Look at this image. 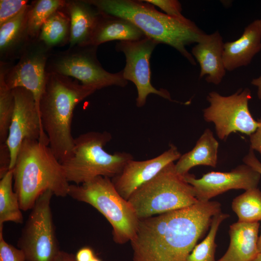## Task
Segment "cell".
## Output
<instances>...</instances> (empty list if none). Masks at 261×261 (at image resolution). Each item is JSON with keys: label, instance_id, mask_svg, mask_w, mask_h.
Segmentation results:
<instances>
[{"label": "cell", "instance_id": "4316f807", "mask_svg": "<svg viewBox=\"0 0 261 261\" xmlns=\"http://www.w3.org/2000/svg\"><path fill=\"white\" fill-rule=\"evenodd\" d=\"M229 217L228 214L221 211L213 217L208 234L204 240L194 246L186 261H217L215 259L216 234L221 222Z\"/></svg>", "mask_w": 261, "mask_h": 261}, {"label": "cell", "instance_id": "74e56055", "mask_svg": "<svg viewBox=\"0 0 261 261\" xmlns=\"http://www.w3.org/2000/svg\"><path fill=\"white\" fill-rule=\"evenodd\" d=\"M258 248L259 253H261V232L260 235L259 236V238H258Z\"/></svg>", "mask_w": 261, "mask_h": 261}, {"label": "cell", "instance_id": "52a82bcc", "mask_svg": "<svg viewBox=\"0 0 261 261\" xmlns=\"http://www.w3.org/2000/svg\"><path fill=\"white\" fill-rule=\"evenodd\" d=\"M128 202L139 219L190 206L199 202L192 186L171 162L130 195Z\"/></svg>", "mask_w": 261, "mask_h": 261}, {"label": "cell", "instance_id": "d590c367", "mask_svg": "<svg viewBox=\"0 0 261 261\" xmlns=\"http://www.w3.org/2000/svg\"><path fill=\"white\" fill-rule=\"evenodd\" d=\"M55 261H76L75 255L61 250Z\"/></svg>", "mask_w": 261, "mask_h": 261}, {"label": "cell", "instance_id": "e575fe53", "mask_svg": "<svg viewBox=\"0 0 261 261\" xmlns=\"http://www.w3.org/2000/svg\"><path fill=\"white\" fill-rule=\"evenodd\" d=\"M95 256L94 250L89 246L81 248L75 255L76 261H90Z\"/></svg>", "mask_w": 261, "mask_h": 261}, {"label": "cell", "instance_id": "8d00e7d4", "mask_svg": "<svg viewBox=\"0 0 261 261\" xmlns=\"http://www.w3.org/2000/svg\"><path fill=\"white\" fill-rule=\"evenodd\" d=\"M251 83L258 87V97L259 99L261 100V76L257 78L253 79Z\"/></svg>", "mask_w": 261, "mask_h": 261}, {"label": "cell", "instance_id": "ffe728a7", "mask_svg": "<svg viewBox=\"0 0 261 261\" xmlns=\"http://www.w3.org/2000/svg\"><path fill=\"white\" fill-rule=\"evenodd\" d=\"M70 18L69 47L87 45L101 15V12L86 0H66Z\"/></svg>", "mask_w": 261, "mask_h": 261}, {"label": "cell", "instance_id": "cb8c5ba5", "mask_svg": "<svg viewBox=\"0 0 261 261\" xmlns=\"http://www.w3.org/2000/svg\"><path fill=\"white\" fill-rule=\"evenodd\" d=\"M19 200L13 188V172L10 170L0 180V225L6 222L22 224Z\"/></svg>", "mask_w": 261, "mask_h": 261}, {"label": "cell", "instance_id": "6da1fadb", "mask_svg": "<svg viewBox=\"0 0 261 261\" xmlns=\"http://www.w3.org/2000/svg\"><path fill=\"white\" fill-rule=\"evenodd\" d=\"M220 212V203L209 201L139 219L130 241L133 261H186Z\"/></svg>", "mask_w": 261, "mask_h": 261}, {"label": "cell", "instance_id": "8992f818", "mask_svg": "<svg viewBox=\"0 0 261 261\" xmlns=\"http://www.w3.org/2000/svg\"><path fill=\"white\" fill-rule=\"evenodd\" d=\"M68 196L91 205L100 212L112 226L116 243L124 244L135 237L139 219L110 178L98 176L82 184L70 185Z\"/></svg>", "mask_w": 261, "mask_h": 261}, {"label": "cell", "instance_id": "484cf974", "mask_svg": "<svg viewBox=\"0 0 261 261\" xmlns=\"http://www.w3.org/2000/svg\"><path fill=\"white\" fill-rule=\"evenodd\" d=\"M65 0H36L30 5L28 16V27L30 38H38L41 27L57 10L65 5Z\"/></svg>", "mask_w": 261, "mask_h": 261}, {"label": "cell", "instance_id": "9c48e42d", "mask_svg": "<svg viewBox=\"0 0 261 261\" xmlns=\"http://www.w3.org/2000/svg\"><path fill=\"white\" fill-rule=\"evenodd\" d=\"M50 190L38 197L17 242L26 261H55L60 252L53 222Z\"/></svg>", "mask_w": 261, "mask_h": 261}, {"label": "cell", "instance_id": "83f0119b", "mask_svg": "<svg viewBox=\"0 0 261 261\" xmlns=\"http://www.w3.org/2000/svg\"><path fill=\"white\" fill-rule=\"evenodd\" d=\"M13 89L6 85L0 68V144L6 143L14 109Z\"/></svg>", "mask_w": 261, "mask_h": 261}, {"label": "cell", "instance_id": "d6986e66", "mask_svg": "<svg viewBox=\"0 0 261 261\" xmlns=\"http://www.w3.org/2000/svg\"><path fill=\"white\" fill-rule=\"evenodd\" d=\"M259 222L237 221L230 226L229 246L217 261H252L259 254Z\"/></svg>", "mask_w": 261, "mask_h": 261}, {"label": "cell", "instance_id": "277c9868", "mask_svg": "<svg viewBox=\"0 0 261 261\" xmlns=\"http://www.w3.org/2000/svg\"><path fill=\"white\" fill-rule=\"evenodd\" d=\"M12 170L14 190L22 211L31 210L40 195L47 190L58 197L68 196L70 185L48 145L38 140H24Z\"/></svg>", "mask_w": 261, "mask_h": 261}, {"label": "cell", "instance_id": "44dd1931", "mask_svg": "<svg viewBox=\"0 0 261 261\" xmlns=\"http://www.w3.org/2000/svg\"><path fill=\"white\" fill-rule=\"evenodd\" d=\"M101 13V15L87 45L98 46L109 41H137L147 37L129 20Z\"/></svg>", "mask_w": 261, "mask_h": 261}, {"label": "cell", "instance_id": "7c38bea8", "mask_svg": "<svg viewBox=\"0 0 261 261\" xmlns=\"http://www.w3.org/2000/svg\"><path fill=\"white\" fill-rule=\"evenodd\" d=\"M159 44L157 41L145 37L137 41H119L116 45V50L125 55L126 64L122 70L123 75L136 87V103L138 107L145 105L150 94L171 100L170 95L166 90L157 89L151 83L150 59L152 52Z\"/></svg>", "mask_w": 261, "mask_h": 261}, {"label": "cell", "instance_id": "f1b7e54d", "mask_svg": "<svg viewBox=\"0 0 261 261\" xmlns=\"http://www.w3.org/2000/svg\"><path fill=\"white\" fill-rule=\"evenodd\" d=\"M27 0H0V25L16 16L28 5Z\"/></svg>", "mask_w": 261, "mask_h": 261}, {"label": "cell", "instance_id": "3957f363", "mask_svg": "<svg viewBox=\"0 0 261 261\" xmlns=\"http://www.w3.org/2000/svg\"><path fill=\"white\" fill-rule=\"evenodd\" d=\"M96 91L76 79L46 72L45 85L39 110L49 145L60 163L72 154L74 138L72 133V123L74 108Z\"/></svg>", "mask_w": 261, "mask_h": 261}, {"label": "cell", "instance_id": "ba28073f", "mask_svg": "<svg viewBox=\"0 0 261 261\" xmlns=\"http://www.w3.org/2000/svg\"><path fill=\"white\" fill-rule=\"evenodd\" d=\"M98 46H75L65 50L53 52L47 62L46 72L70 77L96 90L112 86L125 87L128 81L122 71L111 73L97 58Z\"/></svg>", "mask_w": 261, "mask_h": 261}, {"label": "cell", "instance_id": "d4e9b609", "mask_svg": "<svg viewBox=\"0 0 261 261\" xmlns=\"http://www.w3.org/2000/svg\"><path fill=\"white\" fill-rule=\"evenodd\" d=\"M232 208L238 221L259 222L261 220V191L257 188L246 190L233 200Z\"/></svg>", "mask_w": 261, "mask_h": 261}, {"label": "cell", "instance_id": "5b68a950", "mask_svg": "<svg viewBox=\"0 0 261 261\" xmlns=\"http://www.w3.org/2000/svg\"><path fill=\"white\" fill-rule=\"evenodd\" d=\"M112 138L110 132L103 131H89L74 138L72 155L61 163L69 182L80 185L98 176L112 178L121 172L134 158L127 152H106L103 147Z\"/></svg>", "mask_w": 261, "mask_h": 261}, {"label": "cell", "instance_id": "ac0fdd59", "mask_svg": "<svg viewBox=\"0 0 261 261\" xmlns=\"http://www.w3.org/2000/svg\"><path fill=\"white\" fill-rule=\"evenodd\" d=\"M223 60L226 70L248 65L261 50V20L257 19L247 26L236 40L224 43Z\"/></svg>", "mask_w": 261, "mask_h": 261}, {"label": "cell", "instance_id": "603a6c76", "mask_svg": "<svg viewBox=\"0 0 261 261\" xmlns=\"http://www.w3.org/2000/svg\"><path fill=\"white\" fill-rule=\"evenodd\" d=\"M70 18L65 5L54 12L41 27L38 39L53 48L69 44Z\"/></svg>", "mask_w": 261, "mask_h": 261}, {"label": "cell", "instance_id": "e0dca14e", "mask_svg": "<svg viewBox=\"0 0 261 261\" xmlns=\"http://www.w3.org/2000/svg\"><path fill=\"white\" fill-rule=\"evenodd\" d=\"M29 8L28 4L16 16L0 25V62L12 63L18 59L33 41L28 27Z\"/></svg>", "mask_w": 261, "mask_h": 261}, {"label": "cell", "instance_id": "5bb4252c", "mask_svg": "<svg viewBox=\"0 0 261 261\" xmlns=\"http://www.w3.org/2000/svg\"><path fill=\"white\" fill-rule=\"evenodd\" d=\"M261 174L252 167L241 164L228 172H211L197 179L189 173L184 175L186 181L194 189L199 202H205L230 189L245 190L257 188Z\"/></svg>", "mask_w": 261, "mask_h": 261}, {"label": "cell", "instance_id": "7a4b0ae2", "mask_svg": "<svg viewBox=\"0 0 261 261\" xmlns=\"http://www.w3.org/2000/svg\"><path fill=\"white\" fill-rule=\"evenodd\" d=\"M101 12L134 24L147 37L177 50L193 65L196 63L186 46L197 43L205 33L185 16L176 18L158 11L145 0H86Z\"/></svg>", "mask_w": 261, "mask_h": 261}, {"label": "cell", "instance_id": "7402d4cb", "mask_svg": "<svg viewBox=\"0 0 261 261\" xmlns=\"http://www.w3.org/2000/svg\"><path fill=\"white\" fill-rule=\"evenodd\" d=\"M218 143L209 129L205 130L192 150L181 155L175 164L176 172L185 175L198 165L216 167L218 161Z\"/></svg>", "mask_w": 261, "mask_h": 261}, {"label": "cell", "instance_id": "8fae6325", "mask_svg": "<svg viewBox=\"0 0 261 261\" xmlns=\"http://www.w3.org/2000/svg\"><path fill=\"white\" fill-rule=\"evenodd\" d=\"M53 52V48L38 38L30 43L16 64L0 62L8 87L12 89L21 87L30 91L39 112V102L45 85L46 64Z\"/></svg>", "mask_w": 261, "mask_h": 261}, {"label": "cell", "instance_id": "f546056e", "mask_svg": "<svg viewBox=\"0 0 261 261\" xmlns=\"http://www.w3.org/2000/svg\"><path fill=\"white\" fill-rule=\"evenodd\" d=\"M3 227L0 225V261H26L23 251L4 240Z\"/></svg>", "mask_w": 261, "mask_h": 261}, {"label": "cell", "instance_id": "30bf717a", "mask_svg": "<svg viewBox=\"0 0 261 261\" xmlns=\"http://www.w3.org/2000/svg\"><path fill=\"white\" fill-rule=\"evenodd\" d=\"M251 98L247 88L227 96L214 91L209 93L206 99L210 105L203 109V116L205 121L214 124L219 139L226 140L235 132L250 135L257 130L260 122L254 119L248 108Z\"/></svg>", "mask_w": 261, "mask_h": 261}, {"label": "cell", "instance_id": "1f68e13d", "mask_svg": "<svg viewBox=\"0 0 261 261\" xmlns=\"http://www.w3.org/2000/svg\"><path fill=\"white\" fill-rule=\"evenodd\" d=\"M0 145V178H1L10 170L11 157L6 144L4 143Z\"/></svg>", "mask_w": 261, "mask_h": 261}, {"label": "cell", "instance_id": "836d02e7", "mask_svg": "<svg viewBox=\"0 0 261 261\" xmlns=\"http://www.w3.org/2000/svg\"><path fill=\"white\" fill-rule=\"evenodd\" d=\"M260 125L257 130L250 136V148L261 154V118L258 119Z\"/></svg>", "mask_w": 261, "mask_h": 261}, {"label": "cell", "instance_id": "f35d334b", "mask_svg": "<svg viewBox=\"0 0 261 261\" xmlns=\"http://www.w3.org/2000/svg\"><path fill=\"white\" fill-rule=\"evenodd\" d=\"M252 261H261V253H259L257 256Z\"/></svg>", "mask_w": 261, "mask_h": 261}, {"label": "cell", "instance_id": "4fadbf2b", "mask_svg": "<svg viewBox=\"0 0 261 261\" xmlns=\"http://www.w3.org/2000/svg\"><path fill=\"white\" fill-rule=\"evenodd\" d=\"M13 91L14 109L5 143L11 157L10 170L14 166L24 140H38L49 145L33 94L21 87L14 88Z\"/></svg>", "mask_w": 261, "mask_h": 261}, {"label": "cell", "instance_id": "ab89813d", "mask_svg": "<svg viewBox=\"0 0 261 261\" xmlns=\"http://www.w3.org/2000/svg\"><path fill=\"white\" fill-rule=\"evenodd\" d=\"M90 261H102L96 256Z\"/></svg>", "mask_w": 261, "mask_h": 261}, {"label": "cell", "instance_id": "2e32d148", "mask_svg": "<svg viewBox=\"0 0 261 261\" xmlns=\"http://www.w3.org/2000/svg\"><path fill=\"white\" fill-rule=\"evenodd\" d=\"M222 37L218 31L204 33L191 50L200 66V77L205 76L208 83L219 84L226 74L223 60Z\"/></svg>", "mask_w": 261, "mask_h": 261}, {"label": "cell", "instance_id": "9a60e30c", "mask_svg": "<svg viewBox=\"0 0 261 261\" xmlns=\"http://www.w3.org/2000/svg\"><path fill=\"white\" fill-rule=\"evenodd\" d=\"M181 156L177 147L170 145L166 151L155 158L145 160H129L121 172L111 181L119 194L128 200L140 187L156 176L165 167Z\"/></svg>", "mask_w": 261, "mask_h": 261}, {"label": "cell", "instance_id": "d6a6232c", "mask_svg": "<svg viewBox=\"0 0 261 261\" xmlns=\"http://www.w3.org/2000/svg\"><path fill=\"white\" fill-rule=\"evenodd\" d=\"M243 161L261 175V162L256 157L253 150L250 148L248 153L243 158Z\"/></svg>", "mask_w": 261, "mask_h": 261}, {"label": "cell", "instance_id": "4dcf8cb0", "mask_svg": "<svg viewBox=\"0 0 261 261\" xmlns=\"http://www.w3.org/2000/svg\"><path fill=\"white\" fill-rule=\"evenodd\" d=\"M154 6H156L163 10L165 14L176 18L184 17L182 13V6L177 0H145Z\"/></svg>", "mask_w": 261, "mask_h": 261}]
</instances>
